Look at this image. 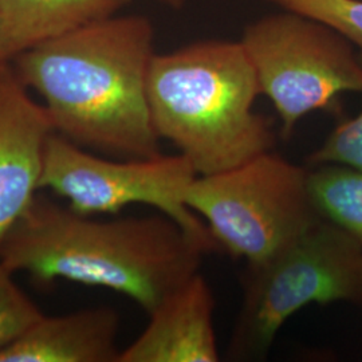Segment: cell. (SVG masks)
<instances>
[{"label":"cell","mask_w":362,"mask_h":362,"mask_svg":"<svg viewBox=\"0 0 362 362\" xmlns=\"http://www.w3.org/2000/svg\"><path fill=\"white\" fill-rule=\"evenodd\" d=\"M155 30L141 15H110L42 42L13 59L43 98L54 130L122 158L161 155L148 104Z\"/></svg>","instance_id":"cell-1"},{"label":"cell","mask_w":362,"mask_h":362,"mask_svg":"<svg viewBox=\"0 0 362 362\" xmlns=\"http://www.w3.org/2000/svg\"><path fill=\"white\" fill-rule=\"evenodd\" d=\"M208 254L179 223L153 216L91 219L37 194L0 245V263L37 285L65 279L127 296L148 313L200 270Z\"/></svg>","instance_id":"cell-2"},{"label":"cell","mask_w":362,"mask_h":362,"mask_svg":"<svg viewBox=\"0 0 362 362\" xmlns=\"http://www.w3.org/2000/svg\"><path fill=\"white\" fill-rule=\"evenodd\" d=\"M146 91L157 136L173 144L197 176L272 151L274 134L254 112L258 79L240 40H203L155 54Z\"/></svg>","instance_id":"cell-3"},{"label":"cell","mask_w":362,"mask_h":362,"mask_svg":"<svg viewBox=\"0 0 362 362\" xmlns=\"http://www.w3.org/2000/svg\"><path fill=\"white\" fill-rule=\"evenodd\" d=\"M243 287L228 357L262 361L286 321L303 308L336 302L362 308V246L318 219L272 258L247 266Z\"/></svg>","instance_id":"cell-4"},{"label":"cell","mask_w":362,"mask_h":362,"mask_svg":"<svg viewBox=\"0 0 362 362\" xmlns=\"http://www.w3.org/2000/svg\"><path fill=\"white\" fill-rule=\"evenodd\" d=\"M185 204L206 220L220 250L257 266L320 219L311 206L308 169L272 151L209 176H196Z\"/></svg>","instance_id":"cell-5"},{"label":"cell","mask_w":362,"mask_h":362,"mask_svg":"<svg viewBox=\"0 0 362 362\" xmlns=\"http://www.w3.org/2000/svg\"><path fill=\"white\" fill-rule=\"evenodd\" d=\"M240 42L285 137L342 93L362 91V61L354 46L310 16L286 10L263 16L246 27Z\"/></svg>","instance_id":"cell-6"},{"label":"cell","mask_w":362,"mask_h":362,"mask_svg":"<svg viewBox=\"0 0 362 362\" xmlns=\"http://www.w3.org/2000/svg\"><path fill=\"white\" fill-rule=\"evenodd\" d=\"M196 176L192 164L180 153L112 160L93 155L54 132L46 145L40 189H50L88 216L118 214L133 204L156 208L211 252L219 246L184 199Z\"/></svg>","instance_id":"cell-7"},{"label":"cell","mask_w":362,"mask_h":362,"mask_svg":"<svg viewBox=\"0 0 362 362\" xmlns=\"http://www.w3.org/2000/svg\"><path fill=\"white\" fill-rule=\"evenodd\" d=\"M54 132L46 107L31 98L11 61L0 62V245L38 194Z\"/></svg>","instance_id":"cell-8"},{"label":"cell","mask_w":362,"mask_h":362,"mask_svg":"<svg viewBox=\"0 0 362 362\" xmlns=\"http://www.w3.org/2000/svg\"><path fill=\"white\" fill-rule=\"evenodd\" d=\"M215 299L197 272L149 314L143 333L121 350L118 362H218Z\"/></svg>","instance_id":"cell-9"},{"label":"cell","mask_w":362,"mask_h":362,"mask_svg":"<svg viewBox=\"0 0 362 362\" xmlns=\"http://www.w3.org/2000/svg\"><path fill=\"white\" fill-rule=\"evenodd\" d=\"M118 330L119 315L110 308L43 314L0 351V362H118Z\"/></svg>","instance_id":"cell-10"},{"label":"cell","mask_w":362,"mask_h":362,"mask_svg":"<svg viewBox=\"0 0 362 362\" xmlns=\"http://www.w3.org/2000/svg\"><path fill=\"white\" fill-rule=\"evenodd\" d=\"M130 0H0L13 58L42 42L115 13Z\"/></svg>","instance_id":"cell-11"},{"label":"cell","mask_w":362,"mask_h":362,"mask_svg":"<svg viewBox=\"0 0 362 362\" xmlns=\"http://www.w3.org/2000/svg\"><path fill=\"white\" fill-rule=\"evenodd\" d=\"M308 191L317 216L362 246V169L336 163L313 165L308 169Z\"/></svg>","instance_id":"cell-12"},{"label":"cell","mask_w":362,"mask_h":362,"mask_svg":"<svg viewBox=\"0 0 362 362\" xmlns=\"http://www.w3.org/2000/svg\"><path fill=\"white\" fill-rule=\"evenodd\" d=\"M286 11L302 13L336 30L358 49L362 61V0H267Z\"/></svg>","instance_id":"cell-13"},{"label":"cell","mask_w":362,"mask_h":362,"mask_svg":"<svg viewBox=\"0 0 362 362\" xmlns=\"http://www.w3.org/2000/svg\"><path fill=\"white\" fill-rule=\"evenodd\" d=\"M42 315L33 299L13 281V272L0 263V351Z\"/></svg>","instance_id":"cell-14"},{"label":"cell","mask_w":362,"mask_h":362,"mask_svg":"<svg viewBox=\"0 0 362 362\" xmlns=\"http://www.w3.org/2000/svg\"><path fill=\"white\" fill-rule=\"evenodd\" d=\"M345 164L362 169V110L333 130L324 144L308 157V164Z\"/></svg>","instance_id":"cell-15"},{"label":"cell","mask_w":362,"mask_h":362,"mask_svg":"<svg viewBox=\"0 0 362 362\" xmlns=\"http://www.w3.org/2000/svg\"><path fill=\"white\" fill-rule=\"evenodd\" d=\"M13 52H11L10 45H8L4 27H3V23H1V19H0V62L13 61Z\"/></svg>","instance_id":"cell-16"},{"label":"cell","mask_w":362,"mask_h":362,"mask_svg":"<svg viewBox=\"0 0 362 362\" xmlns=\"http://www.w3.org/2000/svg\"><path fill=\"white\" fill-rule=\"evenodd\" d=\"M157 1H160V3H163V4H167L169 7L179 8V7L182 6V3H184L185 0H157Z\"/></svg>","instance_id":"cell-17"}]
</instances>
